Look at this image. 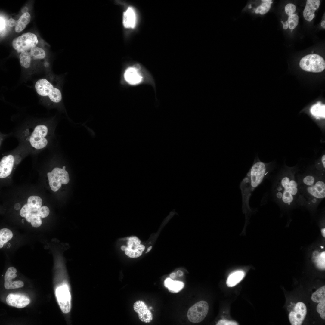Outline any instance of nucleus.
Segmentation results:
<instances>
[{
    "label": "nucleus",
    "instance_id": "f257e3e1",
    "mask_svg": "<svg viewBox=\"0 0 325 325\" xmlns=\"http://www.w3.org/2000/svg\"><path fill=\"white\" fill-rule=\"evenodd\" d=\"M267 165L255 158L254 162L240 185L242 197V210L245 214L246 223L243 231L248 224L252 213L249 206L252 193L263 181L267 174Z\"/></svg>",
    "mask_w": 325,
    "mask_h": 325
},
{
    "label": "nucleus",
    "instance_id": "f03ea898",
    "mask_svg": "<svg viewBox=\"0 0 325 325\" xmlns=\"http://www.w3.org/2000/svg\"><path fill=\"white\" fill-rule=\"evenodd\" d=\"M276 197L284 203L289 205L298 192V184L292 177H283L277 184Z\"/></svg>",
    "mask_w": 325,
    "mask_h": 325
},
{
    "label": "nucleus",
    "instance_id": "7ed1b4c3",
    "mask_svg": "<svg viewBox=\"0 0 325 325\" xmlns=\"http://www.w3.org/2000/svg\"><path fill=\"white\" fill-rule=\"evenodd\" d=\"M35 88L39 95L48 96L53 102L58 103L62 100V94L60 90L54 87L45 79H41L38 80L35 84Z\"/></svg>",
    "mask_w": 325,
    "mask_h": 325
},
{
    "label": "nucleus",
    "instance_id": "20e7f679",
    "mask_svg": "<svg viewBox=\"0 0 325 325\" xmlns=\"http://www.w3.org/2000/svg\"><path fill=\"white\" fill-rule=\"evenodd\" d=\"M299 65L304 70L314 73L323 71L325 68V62L323 58L317 54H310L303 57Z\"/></svg>",
    "mask_w": 325,
    "mask_h": 325
},
{
    "label": "nucleus",
    "instance_id": "39448f33",
    "mask_svg": "<svg viewBox=\"0 0 325 325\" xmlns=\"http://www.w3.org/2000/svg\"><path fill=\"white\" fill-rule=\"evenodd\" d=\"M38 41L36 36L31 32H26L15 38L12 42L13 48L18 52L30 50L36 46Z\"/></svg>",
    "mask_w": 325,
    "mask_h": 325
},
{
    "label": "nucleus",
    "instance_id": "423d86ee",
    "mask_svg": "<svg viewBox=\"0 0 325 325\" xmlns=\"http://www.w3.org/2000/svg\"><path fill=\"white\" fill-rule=\"evenodd\" d=\"M47 176L50 186L54 192L57 191L61 187L62 184H67L69 181L68 172L58 167L54 168L51 172H48Z\"/></svg>",
    "mask_w": 325,
    "mask_h": 325
},
{
    "label": "nucleus",
    "instance_id": "0eeeda50",
    "mask_svg": "<svg viewBox=\"0 0 325 325\" xmlns=\"http://www.w3.org/2000/svg\"><path fill=\"white\" fill-rule=\"evenodd\" d=\"M48 133V128L45 125L36 126L29 137V141L31 146L37 149L45 147L47 145L48 141L45 137Z\"/></svg>",
    "mask_w": 325,
    "mask_h": 325
},
{
    "label": "nucleus",
    "instance_id": "6e6552de",
    "mask_svg": "<svg viewBox=\"0 0 325 325\" xmlns=\"http://www.w3.org/2000/svg\"><path fill=\"white\" fill-rule=\"evenodd\" d=\"M209 305L204 301L198 302L190 307L188 311L187 317L189 320L193 323H198L205 318L208 313Z\"/></svg>",
    "mask_w": 325,
    "mask_h": 325
},
{
    "label": "nucleus",
    "instance_id": "1a4fd4ad",
    "mask_svg": "<svg viewBox=\"0 0 325 325\" xmlns=\"http://www.w3.org/2000/svg\"><path fill=\"white\" fill-rule=\"evenodd\" d=\"M55 295L62 311L65 314L69 312L71 309V295L67 285L63 284L57 287Z\"/></svg>",
    "mask_w": 325,
    "mask_h": 325
},
{
    "label": "nucleus",
    "instance_id": "9d476101",
    "mask_svg": "<svg viewBox=\"0 0 325 325\" xmlns=\"http://www.w3.org/2000/svg\"><path fill=\"white\" fill-rule=\"evenodd\" d=\"M305 193L307 197L312 199L313 203L317 200L324 199L325 197V184L322 180L316 181L311 186L305 187Z\"/></svg>",
    "mask_w": 325,
    "mask_h": 325
},
{
    "label": "nucleus",
    "instance_id": "9b49d317",
    "mask_svg": "<svg viewBox=\"0 0 325 325\" xmlns=\"http://www.w3.org/2000/svg\"><path fill=\"white\" fill-rule=\"evenodd\" d=\"M128 240L125 254L131 258L140 257L145 250V246L140 244V240L136 237H131L128 239Z\"/></svg>",
    "mask_w": 325,
    "mask_h": 325
},
{
    "label": "nucleus",
    "instance_id": "f8f14e48",
    "mask_svg": "<svg viewBox=\"0 0 325 325\" xmlns=\"http://www.w3.org/2000/svg\"><path fill=\"white\" fill-rule=\"evenodd\" d=\"M307 314L306 307L302 302H298L296 305L294 311L291 312L289 316L291 324L292 325H301Z\"/></svg>",
    "mask_w": 325,
    "mask_h": 325
},
{
    "label": "nucleus",
    "instance_id": "ddd939ff",
    "mask_svg": "<svg viewBox=\"0 0 325 325\" xmlns=\"http://www.w3.org/2000/svg\"><path fill=\"white\" fill-rule=\"evenodd\" d=\"M133 308L141 321L148 323L152 320L153 316L152 313L144 302L141 300L136 301L134 304Z\"/></svg>",
    "mask_w": 325,
    "mask_h": 325
},
{
    "label": "nucleus",
    "instance_id": "4468645a",
    "mask_svg": "<svg viewBox=\"0 0 325 325\" xmlns=\"http://www.w3.org/2000/svg\"><path fill=\"white\" fill-rule=\"evenodd\" d=\"M16 269L13 267H10L7 270L4 276V286L7 289H15L22 287L24 285L22 281H12V280L17 277Z\"/></svg>",
    "mask_w": 325,
    "mask_h": 325
},
{
    "label": "nucleus",
    "instance_id": "2eb2a0df",
    "mask_svg": "<svg viewBox=\"0 0 325 325\" xmlns=\"http://www.w3.org/2000/svg\"><path fill=\"white\" fill-rule=\"evenodd\" d=\"M6 301L8 305L19 308L25 307L30 302L27 296L20 294H9L6 298Z\"/></svg>",
    "mask_w": 325,
    "mask_h": 325
},
{
    "label": "nucleus",
    "instance_id": "dca6fc26",
    "mask_svg": "<svg viewBox=\"0 0 325 325\" xmlns=\"http://www.w3.org/2000/svg\"><path fill=\"white\" fill-rule=\"evenodd\" d=\"M14 158L12 155L3 157L0 162V178H5L11 173L14 166Z\"/></svg>",
    "mask_w": 325,
    "mask_h": 325
},
{
    "label": "nucleus",
    "instance_id": "f3484780",
    "mask_svg": "<svg viewBox=\"0 0 325 325\" xmlns=\"http://www.w3.org/2000/svg\"><path fill=\"white\" fill-rule=\"evenodd\" d=\"M320 1L319 0H308L303 12V15L307 21L310 22L315 16V12L319 7Z\"/></svg>",
    "mask_w": 325,
    "mask_h": 325
},
{
    "label": "nucleus",
    "instance_id": "a211bd4d",
    "mask_svg": "<svg viewBox=\"0 0 325 325\" xmlns=\"http://www.w3.org/2000/svg\"><path fill=\"white\" fill-rule=\"evenodd\" d=\"M245 271L242 269H236L232 271L228 276L226 284L229 287H233L239 283L244 277Z\"/></svg>",
    "mask_w": 325,
    "mask_h": 325
},
{
    "label": "nucleus",
    "instance_id": "6ab92c4d",
    "mask_svg": "<svg viewBox=\"0 0 325 325\" xmlns=\"http://www.w3.org/2000/svg\"><path fill=\"white\" fill-rule=\"evenodd\" d=\"M123 24L126 28H134L136 23V15L133 9L129 7L123 14Z\"/></svg>",
    "mask_w": 325,
    "mask_h": 325
},
{
    "label": "nucleus",
    "instance_id": "aec40b11",
    "mask_svg": "<svg viewBox=\"0 0 325 325\" xmlns=\"http://www.w3.org/2000/svg\"><path fill=\"white\" fill-rule=\"evenodd\" d=\"M165 286L172 293H177L183 289L184 284L181 281H175L170 278H167L164 281Z\"/></svg>",
    "mask_w": 325,
    "mask_h": 325
},
{
    "label": "nucleus",
    "instance_id": "412c9836",
    "mask_svg": "<svg viewBox=\"0 0 325 325\" xmlns=\"http://www.w3.org/2000/svg\"><path fill=\"white\" fill-rule=\"evenodd\" d=\"M31 19V16L28 12L23 14L17 21L15 26V30L17 32H20L23 30L29 23Z\"/></svg>",
    "mask_w": 325,
    "mask_h": 325
},
{
    "label": "nucleus",
    "instance_id": "4be33fe9",
    "mask_svg": "<svg viewBox=\"0 0 325 325\" xmlns=\"http://www.w3.org/2000/svg\"><path fill=\"white\" fill-rule=\"evenodd\" d=\"M273 2L271 0H262L259 5L256 8L249 9L256 14L264 15L267 13L270 10Z\"/></svg>",
    "mask_w": 325,
    "mask_h": 325
},
{
    "label": "nucleus",
    "instance_id": "5701e85b",
    "mask_svg": "<svg viewBox=\"0 0 325 325\" xmlns=\"http://www.w3.org/2000/svg\"><path fill=\"white\" fill-rule=\"evenodd\" d=\"M125 77L127 81L132 84L139 82L141 79V77L137 73V70L134 68H130L127 70Z\"/></svg>",
    "mask_w": 325,
    "mask_h": 325
},
{
    "label": "nucleus",
    "instance_id": "b1692460",
    "mask_svg": "<svg viewBox=\"0 0 325 325\" xmlns=\"http://www.w3.org/2000/svg\"><path fill=\"white\" fill-rule=\"evenodd\" d=\"M42 203V199L37 196H30L27 200V204L32 212H36L41 207Z\"/></svg>",
    "mask_w": 325,
    "mask_h": 325
},
{
    "label": "nucleus",
    "instance_id": "393cba45",
    "mask_svg": "<svg viewBox=\"0 0 325 325\" xmlns=\"http://www.w3.org/2000/svg\"><path fill=\"white\" fill-rule=\"evenodd\" d=\"M317 267L320 269L324 270L325 267V251L316 252L314 253L313 257Z\"/></svg>",
    "mask_w": 325,
    "mask_h": 325
},
{
    "label": "nucleus",
    "instance_id": "a878e982",
    "mask_svg": "<svg viewBox=\"0 0 325 325\" xmlns=\"http://www.w3.org/2000/svg\"><path fill=\"white\" fill-rule=\"evenodd\" d=\"M311 113L318 117H325V105L319 102L313 105L310 109Z\"/></svg>",
    "mask_w": 325,
    "mask_h": 325
},
{
    "label": "nucleus",
    "instance_id": "bb28decb",
    "mask_svg": "<svg viewBox=\"0 0 325 325\" xmlns=\"http://www.w3.org/2000/svg\"><path fill=\"white\" fill-rule=\"evenodd\" d=\"M29 50L21 52L19 56L20 64L26 68H29L30 65L32 57Z\"/></svg>",
    "mask_w": 325,
    "mask_h": 325
},
{
    "label": "nucleus",
    "instance_id": "cd10ccee",
    "mask_svg": "<svg viewBox=\"0 0 325 325\" xmlns=\"http://www.w3.org/2000/svg\"><path fill=\"white\" fill-rule=\"evenodd\" d=\"M13 236L12 231L9 229L4 228L0 230V248L3 247L4 244L11 239Z\"/></svg>",
    "mask_w": 325,
    "mask_h": 325
},
{
    "label": "nucleus",
    "instance_id": "c85d7f7f",
    "mask_svg": "<svg viewBox=\"0 0 325 325\" xmlns=\"http://www.w3.org/2000/svg\"><path fill=\"white\" fill-rule=\"evenodd\" d=\"M311 299L315 302L319 303L325 300V286H323L313 293Z\"/></svg>",
    "mask_w": 325,
    "mask_h": 325
},
{
    "label": "nucleus",
    "instance_id": "c756f323",
    "mask_svg": "<svg viewBox=\"0 0 325 325\" xmlns=\"http://www.w3.org/2000/svg\"><path fill=\"white\" fill-rule=\"evenodd\" d=\"M29 52L32 57L34 59H43L46 56L45 51L42 48L36 46L31 48L29 50Z\"/></svg>",
    "mask_w": 325,
    "mask_h": 325
},
{
    "label": "nucleus",
    "instance_id": "7c9ffc66",
    "mask_svg": "<svg viewBox=\"0 0 325 325\" xmlns=\"http://www.w3.org/2000/svg\"><path fill=\"white\" fill-rule=\"evenodd\" d=\"M287 21L289 28L291 29H293L296 27L298 24L299 17L297 14H294L289 16Z\"/></svg>",
    "mask_w": 325,
    "mask_h": 325
},
{
    "label": "nucleus",
    "instance_id": "2f4dec72",
    "mask_svg": "<svg viewBox=\"0 0 325 325\" xmlns=\"http://www.w3.org/2000/svg\"><path fill=\"white\" fill-rule=\"evenodd\" d=\"M316 181L315 177L312 175H307L302 180V183L305 187L313 185Z\"/></svg>",
    "mask_w": 325,
    "mask_h": 325
},
{
    "label": "nucleus",
    "instance_id": "473e14b6",
    "mask_svg": "<svg viewBox=\"0 0 325 325\" xmlns=\"http://www.w3.org/2000/svg\"><path fill=\"white\" fill-rule=\"evenodd\" d=\"M50 212L48 208L45 206H42L36 212L37 215L41 218L47 217L49 214Z\"/></svg>",
    "mask_w": 325,
    "mask_h": 325
},
{
    "label": "nucleus",
    "instance_id": "72a5a7b5",
    "mask_svg": "<svg viewBox=\"0 0 325 325\" xmlns=\"http://www.w3.org/2000/svg\"><path fill=\"white\" fill-rule=\"evenodd\" d=\"M317 310L320 314L321 317L323 319H325V300L320 302L318 305Z\"/></svg>",
    "mask_w": 325,
    "mask_h": 325
},
{
    "label": "nucleus",
    "instance_id": "f704fd0d",
    "mask_svg": "<svg viewBox=\"0 0 325 325\" xmlns=\"http://www.w3.org/2000/svg\"><path fill=\"white\" fill-rule=\"evenodd\" d=\"M285 9L286 14L289 16L294 14L296 10V7L293 4L289 3L285 6Z\"/></svg>",
    "mask_w": 325,
    "mask_h": 325
},
{
    "label": "nucleus",
    "instance_id": "c9c22d12",
    "mask_svg": "<svg viewBox=\"0 0 325 325\" xmlns=\"http://www.w3.org/2000/svg\"><path fill=\"white\" fill-rule=\"evenodd\" d=\"M31 223L32 226L34 227H38L41 225V218L37 215L36 213L32 218Z\"/></svg>",
    "mask_w": 325,
    "mask_h": 325
},
{
    "label": "nucleus",
    "instance_id": "e433bc0d",
    "mask_svg": "<svg viewBox=\"0 0 325 325\" xmlns=\"http://www.w3.org/2000/svg\"><path fill=\"white\" fill-rule=\"evenodd\" d=\"M28 205L25 204L21 209L20 211V215L22 217H25L27 214L31 212Z\"/></svg>",
    "mask_w": 325,
    "mask_h": 325
},
{
    "label": "nucleus",
    "instance_id": "4c0bfd02",
    "mask_svg": "<svg viewBox=\"0 0 325 325\" xmlns=\"http://www.w3.org/2000/svg\"><path fill=\"white\" fill-rule=\"evenodd\" d=\"M217 325H237L238 323L235 321L226 320H220L217 323Z\"/></svg>",
    "mask_w": 325,
    "mask_h": 325
},
{
    "label": "nucleus",
    "instance_id": "58836bf2",
    "mask_svg": "<svg viewBox=\"0 0 325 325\" xmlns=\"http://www.w3.org/2000/svg\"><path fill=\"white\" fill-rule=\"evenodd\" d=\"M36 212H31L29 213L25 217L26 220L29 222H31L34 216L36 214Z\"/></svg>",
    "mask_w": 325,
    "mask_h": 325
},
{
    "label": "nucleus",
    "instance_id": "ea45409f",
    "mask_svg": "<svg viewBox=\"0 0 325 325\" xmlns=\"http://www.w3.org/2000/svg\"><path fill=\"white\" fill-rule=\"evenodd\" d=\"M17 23V21L12 18L9 19L8 21V26L11 27L15 26Z\"/></svg>",
    "mask_w": 325,
    "mask_h": 325
},
{
    "label": "nucleus",
    "instance_id": "a19ab883",
    "mask_svg": "<svg viewBox=\"0 0 325 325\" xmlns=\"http://www.w3.org/2000/svg\"><path fill=\"white\" fill-rule=\"evenodd\" d=\"M281 22L283 24V28L284 29H286L288 27V24L287 21L284 22L283 21H281Z\"/></svg>",
    "mask_w": 325,
    "mask_h": 325
},
{
    "label": "nucleus",
    "instance_id": "79ce46f5",
    "mask_svg": "<svg viewBox=\"0 0 325 325\" xmlns=\"http://www.w3.org/2000/svg\"><path fill=\"white\" fill-rule=\"evenodd\" d=\"M325 155H324L322 156V157L321 158V161H322V163L323 164V167H324V168H325Z\"/></svg>",
    "mask_w": 325,
    "mask_h": 325
},
{
    "label": "nucleus",
    "instance_id": "37998d69",
    "mask_svg": "<svg viewBox=\"0 0 325 325\" xmlns=\"http://www.w3.org/2000/svg\"><path fill=\"white\" fill-rule=\"evenodd\" d=\"M176 274L179 276H181L183 275V272L180 270H178L177 271Z\"/></svg>",
    "mask_w": 325,
    "mask_h": 325
},
{
    "label": "nucleus",
    "instance_id": "c03bdc74",
    "mask_svg": "<svg viewBox=\"0 0 325 325\" xmlns=\"http://www.w3.org/2000/svg\"><path fill=\"white\" fill-rule=\"evenodd\" d=\"M20 204L19 203H17L14 206V208L15 210H17L20 209Z\"/></svg>",
    "mask_w": 325,
    "mask_h": 325
},
{
    "label": "nucleus",
    "instance_id": "a18cd8bd",
    "mask_svg": "<svg viewBox=\"0 0 325 325\" xmlns=\"http://www.w3.org/2000/svg\"><path fill=\"white\" fill-rule=\"evenodd\" d=\"M325 228H322L321 229V232L322 236L323 237H325Z\"/></svg>",
    "mask_w": 325,
    "mask_h": 325
},
{
    "label": "nucleus",
    "instance_id": "49530a36",
    "mask_svg": "<svg viewBox=\"0 0 325 325\" xmlns=\"http://www.w3.org/2000/svg\"><path fill=\"white\" fill-rule=\"evenodd\" d=\"M176 276V274L175 273H171L170 275V278H174Z\"/></svg>",
    "mask_w": 325,
    "mask_h": 325
},
{
    "label": "nucleus",
    "instance_id": "de8ad7c7",
    "mask_svg": "<svg viewBox=\"0 0 325 325\" xmlns=\"http://www.w3.org/2000/svg\"><path fill=\"white\" fill-rule=\"evenodd\" d=\"M27 11V8L26 7H25L24 8L22 9V12L23 14H24V13L27 12H26Z\"/></svg>",
    "mask_w": 325,
    "mask_h": 325
},
{
    "label": "nucleus",
    "instance_id": "09e8293b",
    "mask_svg": "<svg viewBox=\"0 0 325 325\" xmlns=\"http://www.w3.org/2000/svg\"><path fill=\"white\" fill-rule=\"evenodd\" d=\"M44 65L45 67H48L49 66V64L48 62L46 61L44 63Z\"/></svg>",
    "mask_w": 325,
    "mask_h": 325
},
{
    "label": "nucleus",
    "instance_id": "8fccbe9b",
    "mask_svg": "<svg viewBox=\"0 0 325 325\" xmlns=\"http://www.w3.org/2000/svg\"><path fill=\"white\" fill-rule=\"evenodd\" d=\"M126 248V246L125 245H123L121 246V249L122 251H125Z\"/></svg>",
    "mask_w": 325,
    "mask_h": 325
},
{
    "label": "nucleus",
    "instance_id": "3c124183",
    "mask_svg": "<svg viewBox=\"0 0 325 325\" xmlns=\"http://www.w3.org/2000/svg\"><path fill=\"white\" fill-rule=\"evenodd\" d=\"M321 26H322V27L324 29L325 28V21H323L321 23Z\"/></svg>",
    "mask_w": 325,
    "mask_h": 325
},
{
    "label": "nucleus",
    "instance_id": "603ef678",
    "mask_svg": "<svg viewBox=\"0 0 325 325\" xmlns=\"http://www.w3.org/2000/svg\"><path fill=\"white\" fill-rule=\"evenodd\" d=\"M140 68V66L139 65H138V64H137L136 65H135L134 66V68H135V69H136L137 70L139 69Z\"/></svg>",
    "mask_w": 325,
    "mask_h": 325
},
{
    "label": "nucleus",
    "instance_id": "864d4df0",
    "mask_svg": "<svg viewBox=\"0 0 325 325\" xmlns=\"http://www.w3.org/2000/svg\"><path fill=\"white\" fill-rule=\"evenodd\" d=\"M152 246H150L149 247H148V249H147V252H146V253H147V252H149V251H150V250H151V249H152Z\"/></svg>",
    "mask_w": 325,
    "mask_h": 325
},
{
    "label": "nucleus",
    "instance_id": "5fc2aeb1",
    "mask_svg": "<svg viewBox=\"0 0 325 325\" xmlns=\"http://www.w3.org/2000/svg\"><path fill=\"white\" fill-rule=\"evenodd\" d=\"M62 169H63V170H65V169H66V167H65V166H63V168H62Z\"/></svg>",
    "mask_w": 325,
    "mask_h": 325
}]
</instances>
